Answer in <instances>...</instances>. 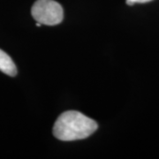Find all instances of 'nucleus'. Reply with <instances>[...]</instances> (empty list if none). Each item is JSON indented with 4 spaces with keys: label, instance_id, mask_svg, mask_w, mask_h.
Here are the masks:
<instances>
[{
    "label": "nucleus",
    "instance_id": "4",
    "mask_svg": "<svg viewBox=\"0 0 159 159\" xmlns=\"http://www.w3.org/2000/svg\"><path fill=\"white\" fill-rule=\"evenodd\" d=\"M149 1H152V0H126L125 2L128 6H134L136 3H147Z\"/></svg>",
    "mask_w": 159,
    "mask_h": 159
},
{
    "label": "nucleus",
    "instance_id": "1",
    "mask_svg": "<svg viewBox=\"0 0 159 159\" xmlns=\"http://www.w3.org/2000/svg\"><path fill=\"white\" fill-rule=\"evenodd\" d=\"M97 122L76 111L63 112L53 126V134L63 142L82 140L97 130Z\"/></svg>",
    "mask_w": 159,
    "mask_h": 159
},
{
    "label": "nucleus",
    "instance_id": "3",
    "mask_svg": "<svg viewBox=\"0 0 159 159\" xmlns=\"http://www.w3.org/2000/svg\"><path fill=\"white\" fill-rule=\"evenodd\" d=\"M0 71L11 77L17 74V67L11 57L2 50H0Z\"/></svg>",
    "mask_w": 159,
    "mask_h": 159
},
{
    "label": "nucleus",
    "instance_id": "2",
    "mask_svg": "<svg viewBox=\"0 0 159 159\" xmlns=\"http://www.w3.org/2000/svg\"><path fill=\"white\" fill-rule=\"evenodd\" d=\"M31 13L37 22L47 26L57 25L64 18L62 6L54 0H37L32 6Z\"/></svg>",
    "mask_w": 159,
    "mask_h": 159
}]
</instances>
